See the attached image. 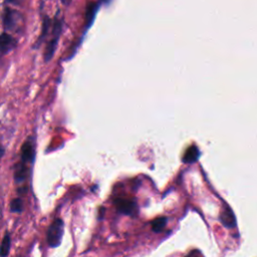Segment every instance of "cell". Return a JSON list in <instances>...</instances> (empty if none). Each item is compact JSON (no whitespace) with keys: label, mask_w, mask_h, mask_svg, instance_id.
Wrapping results in <instances>:
<instances>
[{"label":"cell","mask_w":257,"mask_h":257,"mask_svg":"<svg viewBox=\"0 0 257 257\" xmlns=\"http://www.w3.org/2000/svg\"><path fill=\"white\" fill-rule=\"evenodd\" d=\"M64 224L61 219H55L47 230V242L51 247H57L63 235Z\"/></svg>","instance_id":"obj_1"},{"label":"cell","mask_w":257,"mask_h":257,"mask_svg":"<svg viewBox=\"0 0 257 257\" xmlns=\"http://www.w3.org/2000/svg\"><path fill=\"white\" fill-rule=\"evenodd\" d=\"M60 32H61V22L58 19H55L53 28H52V38L48 42L45 52H44V58L46 61L50 60L54 54V51H55V48L57 45V41L60 36Z\"/></svg>","instance_id":"obj_2"},{"label":"cell","mask_w":257,"mask_h":257,"mask_svg":"<svg viewBox=\"0 0 257 257\" xmlns=\"http://www.w3.org/2000/svg\"><path fill=\"white\" fill-rule=\"evenodd\" d=\"M21 20V15L11 9H6L3 14V25L8 30H14L19 26Z\"/></svg>","instance_id":"obj_3"},{"label":"cell","mask_w":257,"mask_h":257,"mask_svg":"<svg viewBox=\"0 0 257 257\" xmlns=\"http://www.w3.org/2000/svg\"><path fill=\"white\" fill-rule=\"evenodd\" d=\"M114 206L120 213L125 215H131L135 213L137 209V204L134 200L123 199V198H117L114 201Z\"/></svg>","instance_id":"obj_4"},{"label":"cell","mask_w":257,"mask_h":257,"mask_svg":"<svg viewBox=\"0 0 257 257\" xmlns=\"http://www.w3.org/2000/svg\"><path fill=\"white\" fill-rule=\"evenodd\" d=\"M221 223L227 228H233L236 226V219L234 213L229 207H225L220 214Z\"/></svg>","instance_id":"obj_5"},{"label":"cell","mask_w":257,"mask_h":257,"mask_svg":"<svg viewBox=\"0 0 257 257\" xmlns=\"http://www.w3.org/2000/svg\"><path fill=\"white\" fill-rule=\"evenodd\" d=\"M16 45L15 39L8 33H2L0 35V53H6L13 49Z\"/></svg>","instance_id":"obj_6"},{"label":"cell","mask_w":257,"mask_h":257,"mask_svg":"<svg viewBox=\"0 0 257 257\" xmlns=\"http://www.w3.org/2000/svg\"><path fill=\"white\" fill-rule=\"evenodd\" d=\"M34 158V150H33V145L32 143L27 140L21 149V159L24 163L26 162H32Z\"/></svg>","instance_id":"obj_7"},{"label":"cell","mask_w":257,"mask_h":257,"mask_svg":"<svg viewBox=\"0 0 257 257\" xmlns=\"http://www.w3.org/2000/svg\"><path fill=\"white\" fill-rule=\"evenodd\" d=\"M199 156H200L199 149L197 148V146L193 145L186 150V152L183 156V162L186 164L195 163L199 159Z\"/></svg>","instance_id":"obj_8"},{"label":"cell","mask_w":257,"mask_h":257,"mask_svg":"<svg viewBox=\"0 0 257 257\" xmlns=\"http://www.w3.org/2000/svg\"><path fill=\"white\" fill-rule=\"evenodd\" d=\"M97 8H98V5L96 3H90L87 6L86 12H85V26H86V28H88L91 25V23L94 19V16L96 14Z\"/></svg>","instance_id":"obj_9"},{"label":"cell","mask_w":257,"mask_h":257,"mask_svg":"<svg viewBox=\"0 0 257 257\" xmlns=\"http://www.w3.org/2000/svg\"><path fill=\"white\" fill-rule=\"evenodd\" d=\"M10 244H11L10 236L8 233H6L0 246V257H6L8 255L10 250Z\"/></svg>","instance_id":"obj_10"},{"label":"cell","mask_w":257,"mask_h":257,"mask_svg":"<svg viewBox=\"0 0 257 257\" xmlns=\"http://www.w3.org/2000/svg\"><path fill=\"white\" fill-rule=\"evenodd\" d=\"M26 170L23 164H16L14 168V179L16 182H22L25 179Z\"/></svg>","instance_id":"obj_11"},{"label":"cell","mask_w":257,"mask_h":257,"mask_svg":"<svg viewBox=\"0 0 257 257\" xmlns=\"http://www.w3.org/2000/svg\"><path fill=\"white\" fill-rule=\"evenodd\" d=\"M167 224L166 217H159L152 222V229L154 232H161Z\"/></svg>","instance_id":"obj_12"},{"label":"cell","mask_w":257,"mask_h":257,"mask_svg":"<svg viewBox=\"0 0 257 257\" xmlns=\"http://www.w3.org/2000/svg\"><path fill=\"white\" fill-rule=\"evenodd\" d=\"M10 208H11V211L12 212H17V213H20L22 212L23 210V203H22V200L20 198H15L11 201V204H10Z\"/></svg>","instance_id":"obj_13"},{"label":"cell","mask_w":257,"mask_h":257,"mask_svg":"<svg viewBox=\"0 0 257 257\" xmlns=\"http://www.w3.org/2000/svg\"><path fill=\"white\" fill-rule=\"evenodd\" d=\"M62 1V3L64 4V5H68L70 2H71V0H61Z\"/></svg>","instance_id":"obj_14"},{"label":"cell","mask_w":257,"mask_h":257,"mask_svg":"<svg viewBox=\"0 0 257 257\" xmlns=\"http://www.w3.org/2000/svg\"><path fill=\"white\" fill-rule=\"evenodd\" d=\"M10 2H12V3H18L20 0H9Z\"/></svg>","instance_id":"obj_15"},{"label":"cell","mask_w":257,"mask_h":257,"mask_svg":"<svg viewBox=\"0 0 257 257\" xmlns=\"http://www.w3.org/2000/svg\"><path fill=\"white\" fill-rule=\"evenodd\" d=\"M101 2H107V1H109V0H100Z\"/></svg>","instance_id":"obj_16"}]
</instances>
